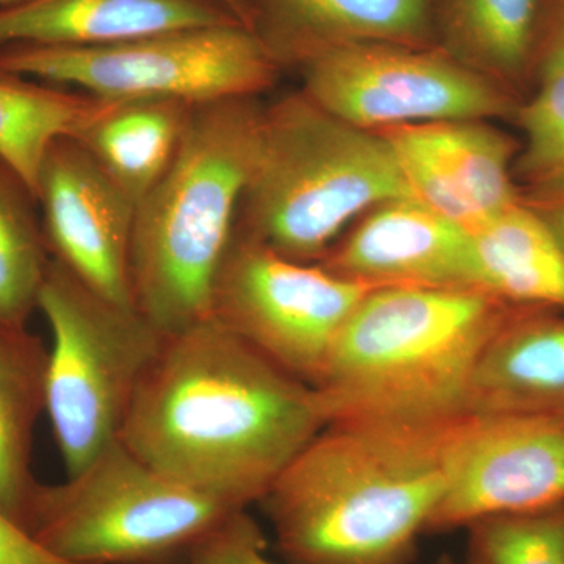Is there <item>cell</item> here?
Here are the masks:
<instances>
[{
	"label": "cell",
	"mask_w": 564,
	"mask_h": 564,
	"mask_svg": "<svg viewBox=\"0 0 564 564\" xmlns=\"http://www.w3.org/2000/svg\"><path fill=\"white\" fill-rule=\"evenodd\" d=\"M538 17L540 0H448L445 29L467 58L514 76L529 61Z\"/></svg>",
	"instance_id": "cell-23"
},
{
	"label": "cell",
	"mask_w": 564,
	"mask_h": 564,
	"mask_svg": "<svg viewBox=\"0 0 564 564\" xmlns=\"http://www.w3.org/2000/svg\"><path fill=\"white\" fill-rule=\"evenodd\" d=\"M556 69H564V0H560L554 25L545 44L541 73Z\"/></svg>",
	"instance_id": "cell-28"
},
{
	"label": "cell",
	"mask_w": 564,
	"mask_h": 564,
	"mask_svg": "<svg viewBox=\"0 0 564 564\" xmlns=\"http://www.w3.org/2000/svg\"><path fill=\"white\" fill-rule=\"evenodd\" d=\"M469 413L564 417V318L510 315L481 352Z\"/></svg>",
	"instance_id": "cell-17"
},
{
	"label": "cell",
	"mask_w": 564,
	"mask_h": 564,
	"mask_svg": "<svg viewBox=\"0 0 564 564\" xmlns=\"http://www.w3.org/2000/svg\"><path fill=\"white\" fill-rule=\"evenodd\" d=\"M109 102L47 82L0 76V159L36 195L41 162L52 141L76 137Z\"/></svg>",
	"instance_id": "cell-21"
},
{
	"label": "cell",
	"mask_w": 564,
	"mask_h": 564,
	"mask_svg": "<svg viewBox=\"0 0 564 564\" xmlns=\"http://www.w3.org/2000/svg\"><path fill=\"white\" fill-rule=\"evenodd\" d=\"M508 317L505 303L473 289H372L315 386L328 423H444L470 414L475 369Z\"/></svg>",
	"instance_id": "cell-3"
},
{
	"label": "cell",
	"mask_w": 564,
	"mask_h": 564,
	"mask_svg": "<svg viewBox=\"0 0 564 564\" xmlns=\"http://www.w3.org/2000/svg\"><path fill=\"white\" fill-rule=\"evenodd\" d=\"M470 240L474 291L564 310V250L541 214L516 203L470 231Z\"/></svg>",
	"instance_id": "cell-18"
},
{
	"label": "cell",
	"mask_w": 564,
	"mask_h": 564,
	"mask_svg": "<svg viewBox=\"0 0 564 564\" xmlns=\"http://www.w3.org/2000/svg\"><path fill=\"white\" fill-rule=\"evenodd\" d=\"M414 198L389 141L348 124L304 93L263 109L236 234L311 263L361 212Z\"/></svg>",
	"instance_id": "cell-5"
},
{
	"label": "cell",
	"mask_w": 564,
	"mask_h": 564,
	"mask_svg": "<svg viewBox=\"0 0 564 564\" xmlns=\"http://www.w3.org/2000/svg\"><path fill=\"white\" fill-rule=\"evenodd\" d=\"M307 98L356 128L484 120L505 99L484 77L443 55L400 44L323 47L295 63Z\"/></svg>",
	"instance_id": "cell-10"
},
{
	"label": "cell",
	"mask_w": 564,
	"mask_h": 564,
	"mask_svg": "<svg viewBox=\"0 0 564 564\" xmlns=\"http://www.w3.org/2000/svg\"><path fill=\"white\" fill-rule=\"evenodd\" d=\"M281 63L250 28L207 25L91 47L10 46L0 76L76 88L96 98L203 104L272 87Z\"/></svg>",
	"instance_id": "cell-8"
},
{
	"label": "cell",
	"mask_w": 564,
	"mask_h": 564,
	"mask_svg": "<svg viewBox=\"0 0 564 564\" xmlns=\"http://www.w3.org/2000/svg\"><path fill=\"white\" fill-rule=\"evenodd\" d=\"M193 106L170 98L110 99L74 139L139 204L173 162Z\"/></svg>",
	"instance_id": "cell-20"
},
{
	"label": "cell",
	"mask_w": 564,
	"mask_h": 564,
	"mask_svg": "<svg viewBox=\"0 0 564 564\" xmlns=\"http://www.w3.org/2000/svg\"><path fill=\"white\" fill-rule=\"evenodd\" d=\"M36 199L51 258L104 299L135 310L129 261L137 204L79 140L52 141Z\"/></svg>",
	"instance_id": "cell-12"
},
{
	"label": "cell",
	"mask_w": 564,
	"mask_h": 564,
	"mask_svg": "<svg viewBox=\"0 0 564 564\" xmlns=\"http://www.w3.org/2000/svg\"><path fill=\"white\" fill-rule=\"evenodd\" d=\"M322 265L373 289H473V240L419 199H395L378 206Z\"/></svg>",
	"instance_id": "cell-14"
},
{
	"label": "cell",
	"mask_w": 564,
	"mask_h": 564,
	"mask_svg": "<svg viewBox=\"0 0 564 564\" xmlns=\"http://www.w3.org/2000/svg\"><path fill=\"white\" fill-rule=\"evenodd\" d=\"M221 2L226 9L231 11L232 17L236 18L240 24L250 28V13H248L247 6H245V0H221Z\"/></svg>",
	"instance_id": "cell-30"
},
{
	"label": "cell",
	"mask_w": 564,
	"mask_h": 564,
	"mask_svg": "<svg viewBox=\"0 0 564 564\" xmlns=\"http://www.w3.org/2000/svg\"><path fill=\"white\" fill-rule=\"evenodd\" d=\"M464 564H564V502L477 519Z\"/></svg>",
	"instance_id": "cell-24"
},
{
	"label": "cell",
	"mask_w": 564,
	"mask_h": 564,
	"mask_svg": "<svg viewBox=\"0 0 564 564\" xmlns=\"http://www.w3.org/2000/svg\"><path fill=\"white\" fill-rule=\"evenodd\" d=\"M20 2H22V0H0V9H2V7L14 6V3H20Z\"/></svg>",
	"instance_id": "cell-32"
},
{
	"label": "cell",
	"mask_w": 564,
	"mask_h": 564,
	"mask_svg": "<svg viewBox=\"0 0 564 564\" xmlns=\"http://www.w3.org/2000/svg\"><path fill=\"white\" fill-rule=\"evenodd\" d=\"M326 425L317 389L209 318L165 336L120 443L158 473L247 511Z\"/></svg>",
	"instance_id": "cell-1"
},
{
	"label": "cell",
	"mask_w": 564,
	"mask_h": 564,
	"mask_svg": "<svg viewBox=\"0 0 564 564\" xmlns=\"http://www.w3.org/2000/svg\"><path fill=\"white\" fill-rule=\"evenodd\" d=\"M39 310L54 337L46 411L70 477L120 441L137 391L165 336L139 311L104 299L54 258Z\"/></svg>",
	"instance_id": "cell-7"
},
{
	"label": "cell",
	"mask_w": 564,
	"mask_h": 564,
	"mask_svg": "<svg viewBox=\"0 0 564 564\" xmlns=\"http://www.w3.org/2000/svg\"><path fill=\"white\" fill-rule=\"evenodd\" d=\"M413 196L467 231L518 203L513 143L480 120L419 122L383 131Z\"/></svg>",
	"instance_id": "cell-13"
},
{
	"label": "cell",
	"mask_w": 564,
	"mask_h": 564,
	"mask_svg": "<svg viewBox=\"0 0 564 564\" xmlns=\"http://www.w3.org/2000/svg\"><path fill=\"white\" fill-rule=\"evenodd\" d=\"M256 99L195 104L169 170L137 204L133 306L163 336L210 318L212 289L258 154L263 107Z\"/></svg>",
	"instance_id": "cell-4"
},
{
	"label": "cell",
	"mask_w": 564,
	"mask_h": 564,
	"mask_svg": "<svg viewBox=\"0 0 564 564\" xmlns=\"http://www.w3.org/2000/svg\"><path fill=\"white\" fill-rule=\"evenodd\" d=\"M521 111L527 147L522 172L543 191L564 196V69L547 70Z\"/></svg>",
	"instance_id": "cell-25"
},
{
	"label": "cell",
	"mask_w": 564,
	"mask_h": 564,
	"mask_svg": "<svg viewBox=\"0 0 564 564\" xmlns=\"http://www.w3.org/2000/svg\"><path fill=\"white\" fill-rule=\"evenodd\" d=\"M39 199L20 174L0 159V323L28 326L51 252Z\"/></svg>",
	"instance_id": "cell-22"
},
{
	"label": "cell",
	"mask_w": 564,
	"mask_h": 564,
	"mask_svg": "<svg viewBox=\"0 0 564 564\" xmlns=\"http://www.w3.org/2000/svg\"><path fill=\"white\" fill-rule=\"evenodd\" d=\"M372 289L234 234L212 289L210 318L315 388L337 336Z\"/></svg>",
	"instance_id": "cell-9"
},
{
	"label": "cell",
	"mask_w": 564,
	"mask_h": 564,
	"mask_svg": "<svg viewBox=\"0 0 564 564\" xmlns=\"http://www.w3.org/2000/svg\"><path fill=\"white\" fill-rule=\"evenodd\" d=\"M223 24L240 22L221 0H22L0 9V50L104 46Z\"/></svg>",
	"instance_id": "cell-15"
},
{
	"label": "cell",
	"mask_w": 564,
	"mask_h": 564,
	"mask_svg": "<svg viewBox=\"0 0 564 564\" xmlns=\"http://www.w3.org/2000/svg\"><path fill=\"white\" fill-rule=\"evenodd\" d=\"M436 564H459L456 560L452 558V556L443 555L440 560H437Z\"/></svg>",
	"instance_id": "cell-31"
},
{
	"label": "cell",
	"mask_w": 564,
	"mask_h": 564,
	"mask_svg": "<svg viewBox=\"0 0 564 564\" xmlns=\"http://www.w3.org/2000/svg\"><path fill=\"white\" fill-rule=\"evenodd\" d=\"M237 513L118 441L63 484H40L24 532L70 564H182Z\"/></svg>",
	"instance_id": "cell-6"
},
{
	"label": "cell",
	"mask_w": 564,
	"mask_h": 564,
	"mask_svg": "<svg viewBox=\"0 0 564 564\" xmlns=\"http://www.w3.org/2000/svg\"><path fill=\"white\" fill-rule=\"evenodd\" d=\"M562 502L564 417L470 413L452 434L444 494L425 533Z\"/></svg>",
	"instance_id": "cell-11"
},
{
	"label": "cell",
	"mask_w": 564,
	"mask_h": 564,
	"mask_svg": "<svg viewBox=\"0 0 564 564\" xmlns=\"http://www.w3.org/2000/svg\"><path fill=\"white\" fill-rule=\"evenodd\" d=\"M541 217L547 223L549 228L555 234L564 250V196L560 198V202L554 207H551L547 214H541Z\"/></svg>",
	"instance_id": "cell-29"
},
{
	"label": "cell",
	"mask_w": 564,
	"mask_h": 564,
	"mask_svg": "<svg viewBox=\"0 0 564 564\" xmlns=\"http://www.w3.org/2000/svg\"><path fill=\"white\" fill-rule=\"evenodd\" d=\"M459 419L328 423L259 502L284 564L413 563Z\"/></svg>",
	"instance_id": "cell-2"
},
{
	"label": "cell",
	"mask_w": 564,
	"mask_h": 564,
	"mask_svg": "<svg viewBox=\"0 0 564 564\" xmlns=\"http://www.w3.org/2000/svg\"><path fill=\"white\" fill-rule=\"evenodd\" d=\"M47 361L50 351L28 326L0 323V513L22 530L40 486L32 447L46 411Z\"/></svg>",
	"instance_id": "cell-19"
},
{
	"label": "cell",
	"mask_w": 564,
	"mask_h": 564,
	"mask_svg": "<svg viewBox=\"0 0 564 564\" xmlns=\"http://www.w3.org/2000/svg\"><path fill=\"white\" fill-rule=\"evenodd\" d=\"M0 564H70L50 554L21 527L0 513Z\"/></svg>",
	"instance_id": "cell-27"
},
{
	"label": "cell",
	"mask_w": 564,
	"mask_h": 564,
	"mask_svg": "<svg viewBox=\"0 0 564 564\" xmlns=\"http://www.w3.org/2000/svg\"><path fill=\"white\" fill-rule=\"evenodd\" d=\"M265 549L261 527L247 511H240L203 541L182 564H280L267 556Z\"/></svg>",
	"instance_id": "cell-26"
},
{
	"label": "cell",
	"mask_w": 564,
	"mask_h": 564,
	"mask_svg": "<svg viewBox=\"0 0 564 564\" xmlns=\"http://www.w3.org/2000/svg\"><path fill=\"white\" fill-rule=\"evenodd\" d=\"M250 28L276 61L351 43L419 47L433 33V0H245Z\"/></svg>",
	"instance_id": "cell-16"
}]
</instances>
